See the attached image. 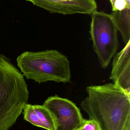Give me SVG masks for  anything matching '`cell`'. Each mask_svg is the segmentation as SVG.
I'll use <instances>...</instances> for the list:
<instances>
[{"label":"cell","mask_w":130,"mask_h":130,"mask_svg":"<svg viewBox=\"0 0 130 130\" xmlns=\"http://www.w3.org/2000/svg\"><path fill=\"white\" fill-rule=\"evenodd\" d=\"M86 91L81 107L100 130L130 129V94L115 83L88 86Z\"/></svg>","instance_id":"1"},{"label":"cell","mask_w":130,"mask_h":130,"mask_svg":"<svg viewBox=\"0 0 130 130\" xmlns=\"http://www.w3.org/2000/svg\"><path fill=\"white\" fill-rule=\"evenodd\" d=\"M27 85L21 73L0 55V130H8L28 103Z\"/></svg>","instance_id":"2"},{"label":"cell","mask_w":130,"mask_h":130,"mask_svg":"<svg viewBox=\"0 0 130 130\" xmlns=\"http://www.w3.org/2000/svg\"><path fill=\"white\" fill-rule=\"evenodd\" d=\"M17 62L21 72L27 79L39 83L70 82L69 61L57 50L24 52L17 58Z\"/></svg>","instance_id":"3"},{"label":"cell","mask_w":130,"mask_h":130,"mask_svg":"<svg viewBox=\"0 0 130 130\" xmlns=\"http://www.w3.org/2000/svg\"><path fill=\"white\" fill-rule=\"evenodd\" d=\"M91 18L90 33L93 49L102 68L105 69L119 48L117 28L111 14L97 10Z\"/></svg>","instance_id":"4"},{"label":"cell","mask_w":130,"mask_h":130,"mask_svg":"<svg viewBox=\"0 0 130 130\" xmlns=\"http://www.w3.org/2000/svg\"><path fill=\"white\" fill-rule=\"evenodd\" d=\"M43 105L51 114L55 124L54 130H77L85 121L79 108L67 99L57 95L51 96Z\"/></svg>","instance_id":"5"},{"label":"cell","mask_w":130,"mask_h":130,"mask_svg":"<svg viewBox=\"0 0 130 130\" xmlns=\"http://www.w3.org/2000/svg\"><path fill=\"white\" fill-rule=\"evenodd\" d=\"M51 13L64 15L80 13L91 15L97 11L95 0H26Z\"/></svg>","instance_id":"6"},{"label":"cell","mask_w":130,"mask_h":130,"mask_svg":"<svg viewBox=\"0 0 130 130\" xmlns=\"http://www.w3.org/2000/svg\"><path fill=\"white\" fill-rule=\"evenodd\" d=\"M110 79L130 94V41L114 56Z\"/></svg>","instance_id":"7"},{"label":"cell","mask_w":130,"mask_h":130,"mask_svg":"<svg viewBox=\"0 0 130 130\" xmlns=\"http://www.w3.org/2000/svg\"><path fill=\"white\" fill-rule=\"evenodd\" d=\"M39 119L45 125L47 130H54V121L49 111L43 105H33Z\"/></svg>","instance_id":"8"},{"label":"cell","mask_w":130,"mask_h":130,"mask_svg":"<svg viewBox=\"0 0 130 130\" xmlns=\"http://www.w3.org/2000/svg\"><path fill=\"white\" fill-rule=\"evenodd\" d=\"M23 111L24 119L25 120L34 126L46 129V127L40 121L35 112L33 105L27 103L24 106Z\"/></svg>","instance_id":"9"},{"label":"cell","mask_w":130,"mask_h":130,"mask_svg":"<svg viewBox=\"0 0 130 130\" xmlns=\"http://www.w3.org/2000/svg\"><path fill=\"white\" fill-rule=\"evenodd\" d=\"M77 130H100L97 123L92 119L85 120L84 124Z\"/></svg>","instance_id":"10"},{"label":"cell","mask_w":130,"mask_h":130,"mask_svg":"<svg viewBox=\"0 0 130 130\" xmlns=\"http://www.w3.org/2000/svg\"><path fill=\"white\" fill-rule=\"evenodd\" d=\"M112 9L113 11H121L126 9L130 10V6L126 0H115Z\"/></svg>","instance_id":"11"},{"label":"cell","mask_w":130,"mask_h":130,"mask_svg":"<svg viewBox=\"0 0 130 130\" xmlns=\"http://www.w3.org/2000/svg\"><path fill=\"white\" fill-rule=\"evenodd\" d=\"M110 2L111 4V6L112 7H113V5L114 4V2H115V0H110Z\"/></svg>","instance_id":"12"}]
</instances>
